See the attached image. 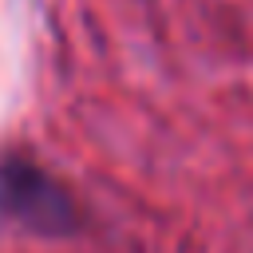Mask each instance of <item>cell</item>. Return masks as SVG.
Here are the masks:
<instances>
[{
  "instance_id": "obj_1",
  "label": "cell",
  "mask_w": 253,
  "mask_h": 253,
  "mask_svg": "<svg viewBox=\"0 0 253 253\" xmlns=\"http://www.w3.org/2000/svg\"><path fill=\"white\" fill-rule=\"evenodd\" d=\"M0 202L8 213L24 217L28 225L40 229H63L67 225V198L59 194L55 182H47L32 166H4L0 170Z\"/></svg>"
}]
</instances>
